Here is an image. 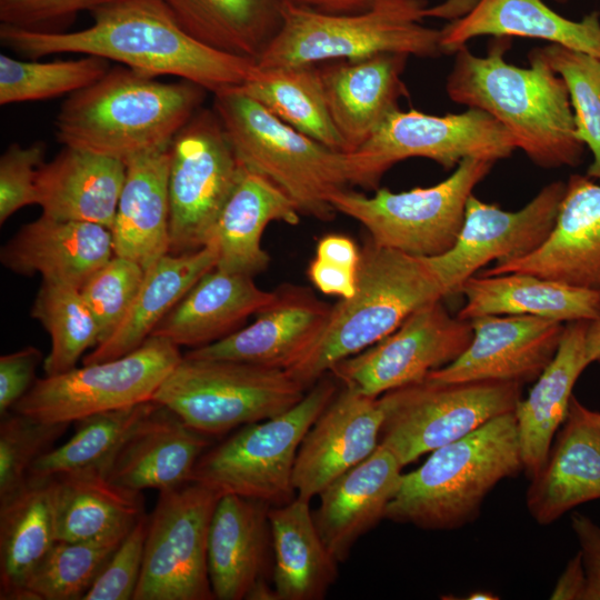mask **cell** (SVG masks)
I'll return each mask as SVG.
<instances>
[{"instance_id": "36", "label": "cell", "mask_w": 600, "mask_h": 600, "mask_svg": "<svg viewBox=\"0 0 600 600\" xmlns=\"http://www.w3.org/2000/svg\"><path fill=\"white\" fill-rule=\"evenodd\" d=\"M272 583L276 600H321L338 578L339 562L326 547L310 509L296 497L271 506Z\"/></svg>"}, {"instance_id": "43", "label": "cell", "mask_w": 600, "mask_h": 600, "mask_svg": "<svg viewBox=\"0 0 600 600\" xmlns=\"http://www.w3.org/2000/svg\"><path fill=\"white\" fill-rule=\"evenodd\" d=\"M123 538L57 540L29 578L23 600H83Z\"/></svg>"}, {"instance_id": "11", "label": "cell", "mask_w": 600, "mask_h": 600, "mask_svg": "<svg viewBox=\"0 0 600 600\" xmlns=\"http://www.w3.org/2000/svg\"><path fill=\"white\" fill-rule=\"evenodd\" d=\"M522 384L509 381L434 382L428 379L379 397L383 423L379 444L400 464L457 441L492 419L513 412Z\"/></svg>"}, {"instance_id": "34", "label": "cell", "mask_w": 600, "mask_h": 600, "mask_svg": "<svg viewBox=\"0 0 600 600\" xmlns=\"http://www.w3.org/2000/svg\"><path fill=\"white\" fill-rule=\"evenodd\" d=\"M587 322L564 324L554 357L513 411L523 471L529 479L544 464L553 438L567 418L573 387L590 364L586 352Z\"/></svg>"}, {"instance_id": "51", "label": "cell", "mask_w": 600, "mask_h": 600, "mask_svg": "<svg viewBox=\"0 0 600 600\" xmlns=\"http://www.w3.org/2000/svg\"><path fill=\"white\" fill-rule=\"evenodd\" d=\"M111 0H0L1 24L29 29L49 30L74 18L81 11H93Z\"/></svg>"}, {"instance_id": "23", "label": "cell", "mask_w": 600, "mask_h": 600, "mask_svg": "<svg viewBox=\"0 0 600 600\" xmlns=\"http://www.w3.org/2000/svg\"><path fill=\"white\" fill-rule=\"evenodd\" d=\"M409 56L379 53L318 67L343 152L359 149L409 96L402 80Z\"/></svg>"}, {"instance_id": "7", "label": "cell", "mask_w": 600, "mask_h": 600, "mask_svg": "<svg viewBox=\"0 0 600 600\" xmlns=\"http://www.w3.org/2000/svg\"><path fill=\"white\" fill-rule=\"evenodd\" d=\"M427 0H379L371 9L323 13L287 1L282 24L257 60L261 69L318 64L379 53L437 58L441 29L427 27Z\"/></svg>"}, {"instance_id": "35", "label": "cell", "mask_w": 600, "mask_h": 600, "mask_svg": "<svg viewBox=\"0 0 600 600\" xmlns=\"http://www.w3.org/2000/svg\"><path fill=\"white\" fill-rule=\"evenodd\" d=\"M213 243L188 253H167L144 270L138 293L117 329L83 358V364L112 360L140 347L158 323L217 266Z\"/></svg>"}, {"instance_id": "37", "label": "cell", "mask_w": 600, "mask_h": 600, "mask_svg": "<svg viewBox=\"0 0 600 600\" xmlns=\"http://www.w3.org/2000/svg\"><path fill=\"white\" fill-rule=\"evenodd\" d=\"M51 486L57 540L123 538L146 514L141 492L114 484L98 470L58 476Z\"/></svg>"}, {"instance_id": "28", "label": "cell", "mask_w": 600, "mask_h": 600, "mask_svg": "<svg viewBox=\"0 0 600 600\" xmlns=\"http://www.w3.org/2000/svg\"><path fill=\"white\" fill-rule=\"evenodd\" d=\"M481 36L543 40L600 58V13L571 20L542 0H476L441 29L442 52L454 53Z\"/></svg>"}, {"instance_id": "25", "label": "cell", "mask_w": 600, "mask_h": 600, "mask_svg": "<svg viewBox=\"0 0 600 600\" xmlns=\"http://www.w3.org/2000/svg\"><path fill=\"white\" fill-rule=\"evenodd\" d=\"M114 256L108 228L41 214L22 226L1 248L3 267L21 276L80 289Z\"/></svg>"}, {"instance_id": "47", "label": "cell", "mask_w": 600, "mask_h": 600, "mask_svg": "<svg viewBox=\"0 0 600 600\" xmlns=\"http://www.w3.org/2000/svg\"><path fill=\"white\" fill-rule=\"evenodd\" d=\"M144 277L136 261L113 256L80 288L103 342L128 313ZM98 343V344H99Z\"/></svg>"}, {"instance_id": "38", "label": "cell", "mask_w": 600, "mask_h": 600, "mask_svg": "<svg viewBox=\"0 0 600 600\" xmlns=\"http://www.w3.org/2000/svg\"><path fill=\"white\" fill-rule=\"evenodd\" d=\"M192 38L257 60L278 33L288 0H160Z\"/></svg>"}, {"instance_id": "10", "label": "cell", "mask_w": 600, "mask_h": 600, "mask_svg": "<svg viewBox=\"0 0 600 600\" xmlns=\"http://www.w3.org/2000/svg\"><path fill=\"white\" fill-rule=\"evenodd\" d=\"M493 164L467 158L431 187L401 192L381 188L370 197L344 189L332 194L330 202L337 212L360 222L374 244L416 257H436L454 244L468 200Z\"/></svg>"}, {"instance_id": "32", "label": "cell", "mask_w": 600, "mask_h": 600, "mask_svg": "<svg viewBox=\"0 0 600 600\" xmlns=\"http://www.w3.org/2000/svg\"><path fill=\"white\" fill-rule=\"evenodd\" d=\"M300 214L278 186L244 168L211 233L209 243L218 253L216 268L251 277L263 272L270 263L261 246L264 229L272 221L296 226Z\"/></svg>"}, {"instance_id": "54", "label": "cell", "mask_w": 600, "mask_h": 600, "mask_svg": "<svg viewBox=\"0 0 600 600\" xmlns=\"http://www.w3.org/2000/svg\"><path fill=\"white\" fill-rule=\"evenodd\" d=\"M586 589V576L578 552L571 558L562 573L559 576L550 594L552 600H582Z\"/></svg>"}, {"instance_id": "42", "label": "cell", "mask_w": 600, "mask_h": 600, "mask_svg": "<svg viewBox=\"0 0 600 600\" xmlns=\"http://www.w3.org/2000/svg\"><path fill=\"white\" fill-rule=\"evenodd\" d=\"M30 314L51 339L43 361L46 376L76 368L81 356L99 343L98 324L76 287L42 280Z\"/></svg>"}, {"instance_id": "31", "label": "cell", "mask_w": 600, "mask_h": 600, "mask_svg": "<svg viewBox=\"0 0 600 600\" xmlns=\"http://www.w3.org/2000/svg\"><path fill=\"white\" fill-rule=\"evenodd\" d=\"M171 143L126 161L127 173L110 228L114 256L144 270L170 253Z\"/></svg>"}, {"instance_id": "12", "label": "cell", "mask_w": 600, "mask_h": 600, "mask_svg": "<svg viewBox=\"0 0 600 600\" xmlns=\"http://www.w3.org/2000/svg\"><path fill=\"white\" fill-rule=\"evenodd\" d=\"M514 150L511 134L482 110L433 116L397 109L367 142L346 154L350 184L377 190L384 172L409 158H427L454 169L467 158L496 163Z\"/></svg>"}, {"instance_id": "13", "label": "cell", "mask_w": 600, "mask_h": 600, "mask_svg": "<svg viewBox=\"0 0 600 600\" xmlns=\"http://www.w3.org/2000/svg\"><path fill=\"white\" fill-rule=\"evenodd\" d=\"M182 356L172 342L149 337L122 357L37 379L11 411L43 422L71 423L150 401Z\"/></svg>"}, {"instance_id": "33", "label": "cell", "mask_w": 600, "mask_h": 600, "mask_svg": "<svg viewBox=\"0 0 600 600\" xmlns=\"http://www.w3.org/2000/svg\"><path fill=\"white\" fill-rule=\"evenodd\" d=\"M466 301L458 317L533 316L562 323L590 321L600 310V290L528 272L476 274L461 286Z\"/></svg>"}, {"instance_id": "18", "label": "cell", "mask_w": 600, "mask_h": 600, "mask_svg": "<svg viewBox=\"0 0 600 600\" xmlns=\"http://www.w3.org/2000/svg\"><path fill=\"white\" fill-rule=\"evenodd\" d=\"M472 339L451 363L426 379L434 382L534 381L550 363L562 322L533 316H483L470 320Z\"/></svg>"}, {"instance_id": "26", "label": "cell", "mask_w": 600, "mask_h": 600, "mask_svg": "<svg viewBox=\"0 0 600 600\" xmlns=\"http://www.w3.org/2000/svg\"><path fill=\"white\" fill-rule=\"evenodd\" d=\"M403 467L379 444L362 462L346 471L319 494L313 512L316 527L330 553L340 563L352 547L386 517Z\"/></svg>"}, {"instance_id": "40", "label": "cell", "mask_w": 600, "mask_h": 600, "mask_svg": "<svg viewBox=\"0 0 600 600\" xmlns=\"http://www.w3.org/2000/svg\"><path fill=\"white\" fill-rule=\"evenodd\" d=\"M259 69L258 76L238 88L293 129L343 152L317 64Z\"/></svg>"}, {"instance_id": "55", "label": "cell", "mask_w": 600, "mask_h": 600, "mask_svg": "<svg viewBox=\"0 0 600 600\" xmlns=\"http://www.w3.org/2000/svg\"><path fill=\"white\" fill-rule=\"evenodd\" d=\"M291 2L323 13L348 14L371 9L379 0H290Z\"/></svg>"}, {"instance_id": "3", "label": "cell", "mask_w": 600, "mask_h": 600, "mask_svg": "<svg viewBox=\"0 0 600 600\" xmlns=\"http://www.w3.org/2000/svg\"><path fill=\"white\" fill-rule=\"evenodd\" d=\"M206 92L187 80L161 82L113 67L64 101L54 122L57 140L126 162L169 146L200 109Z\"/></svg>"}, {"instance_id": "22", "label": "cell", "mask_w": 600, "mask_h": 600, "mask_svg": "<svg viewBox=\"0 0 600 600\" xmlns=\"http://www.w3.org/2000/svg\"><path fill=\"white\" fill-rule=\"evenodd\" d=\"M276 299L251 324L230 336L191 349L193 359H223L288 369L314 343L331 308L304 287L283 284Z\"/></svg>"}, {"instance_id": "4", "label": "cell", "mask_w": 600, "mask_h": 600, "mask_svg": "<svg viewBox=\"0 0 600 600\" xmlns=\"http://www.w3.org/2000/svg\"><path fill=\"white\" fill-rule=\"evenodd\" d=\"M444 298L427 258L369 239L361 249L356 292L331 308L314 343L286 371L307 390L337 363L390 334L418 308Z\"/></svg>"}, {"instance_id": "44", "label": "cell", "mask_w": 600, "mask_h": 600, "mask_svg": "<svg viewBox=\"0 0 600 600\" xmlns=\"http://www.w3.org/2000/svg\"><path fill=\"white\" fill-rule=\"evenodd\" d=\"M109 69V60L96 56L37 62L0 54V104L72 94L97 82Z\"/></svg>"}, {"instance_id": "5", "label": "cell", "mask_w": 600, "mask_h": 600, "mask_svg": "<svg viewBox=\"0 0 600 600\" xmlns=\"http://www.w3.org/2000/svg\"><path fill=\"white\" fill-rule=\"evenodd\" d=\"M523 471L513 412L431 452L402 473L384 519L426 530H453L476 520L489 492Z\"/></svg>"}, {"instance_id": "45", "label": "cell", "mask_w": 600, "mask_h": 600, "mask_svg": "<svg viewBox=\"0 0 600 600\" xmlns=\"http://www.w3.org/2000/svg\"><path fill=\"white\" fill-rule=\"evenodd\" d=\"M528 59L541 61L566 82L577 136L592 154L587 176L600 182V58L549 43L532 49Z\"/></svg>"}, {"instance_id": "19", "label": "cell", "mask_w": 600, "mask_h": 600, "mask_svg": "<svg viewBox=\"0 0 600 600\" xmlns=\"http://www.w3.org/2000/svg\"><path fill=\"white\" fill-rule=\"evenodd\" d=\"M270 507L233 493L220 496L208 537V571L214 599L276 600L267 581L272 551Z\"/></svg>"}, {"instance_id": "56", "label": "cell", "mask_w": 600, "mask_h": 600, "mask_svg": "<svg viewBox=\"0 0 600 600\" xmlns=\"http://www.w3.org/2000/svg\"><path fill=\"white\" fill-rule=\"evenodd\" d=\"M586 352L590 364L600 362V310L592 320L587 322Z\"/></svg>"}, {"instance_id": "46", "label": "cell", "mask_w": 600, "mask_h": 600, "mask_svg": "<svg viewBox=\"0 0 600 600\" xmlns=\"http://www.w3.org/2000/svg\"><path fill=\"white\" fill-rule=\"evenodd\" d=\"M70 423H49L9 411L0 421V500L29 481L32 464L67 431Z\"/></svg>"}, {"instance_id": "50", "label": "cell", "mask_w": 600, "mask_h": 600, "mask_svg": "<svg viewBox=\"0 0 600 600\" xmlns=\"http://www.w3.org/2000/svg\"><path fill=\"white\" fill-rule=\"evenodd\" d=\"M46 146L10 144L0 158V223L19 209L37 204L36 177L44 162Z\"/></svg>"}, {"instance_id": "30", "label": "cell", "mask_w": 600, "mask_h": 600, "mask_svg": "<svg viewBox=\"0 0 600 600\" xmlns=\"http://www.w3.org/2000/svg\"><path fill=\"white\" fill-rule=\"evenodd\" d=\"M124 161L64 147L36 177L42 214L97 223L110 230L124 184Z\"/></svg>"}, {"instance_id": "1", "label": "cell", "mask_w": 600, "mask_h": 600, "mask_svg": "<svg viewBox=\"0 0 600 600\" xmlns=\"http://www.w3.org/2000/svg\"><path fill=\"white\" fill-rule=\"evenodd\" d=\"M90 13L93 23L71 32L1 24L0 40L34 60L56 53L96 56L151 78L179 77L213 94L240 87L260 71L253 60L192 38L160 0H111Z\"/></svg>"}, {"instance_id": "21", "label": "cell", "mask_w": 600, "mask_h": 600, "mask_svg": "<svg viewBox=\"0 0 600 600\" xmlns=\"http://www.w3.org/2000/svg\"><path fill=\"white\" fill-rule=\"evenodd\" d=\"M506 272H528L600 290V182L587 174H571L547 240L530 254L497 263L479 274Z\"/></svg>"}, {"instance_id": "20", "label": "cell", "mask_w": 600, "mask_h": 600, "mask_svg": "<svg viewBox=\"0 0 600 600\" xmlns=\"http://www.w3.org/2000/svg\"><path fill=\"white\" fill-rule=\"evenodd\" d=\"M384 414L379 397L342 387L303 437L293 469L298 497L311 500L379 446Z\"/></svg>"}, {"instance_id": "53", "label": "cell", "mask_w": 600, "mask_h": 600, "mask_svg": "<svg viewBox=\"0 0 600 600\" xmlns=\"http://www.w3.org/2000/svg\"><path fill=\"white\" fill-rule=\"evenodd\" d=\"M571 527L580 547L586 576L582 600H600V527L579 512L571 517Z\"/></svg>"}, {"instance_id": "15", "label": "cell", "mask_w": 600, "mask_h": 600, "mask_svg": "<svg viewBox=\"0 0 600 600\" xmlns=\"http://www.w3.org/2000/svg\"><path fill=\"white\" fill-rule=\"evenodd\" d=\"M197 482L161 491L149 516L133 600H212L208 537L220 498Z\"/></svg>"}, {"instance_id": "39", "label": "cell", "mask_w": 600, "mask_h": 600, "mask_svg": "<svg viewBox=\"0 0 600 600\" xmlns=\"http://www.w3.org/2000/svg\"><path fill=\"white\" fill-rule=\"evenodd\" d=\"M56 541L51 479H30L0 500L1 600H23L29 578Z\"/></svg>"}, {"instance_id": "14", "label": "cell", "mask_w": 600, "mask_h": 600, "mask_svg": "<svg viewBox=\"0 0 600 600\" xmlns=\"http://www.w3.org/2000/svg\"><path fill=\"white\" fill-rule=\"evenodd\" d=\"M244 167L213 109H199L171 142L170 253L206 247Z\"/></svg>"}, {"instance_id": "57", "label": "cell", "mask_w": 600, "mask_h": 600, "mask_svg": "<svg viewBox=\"0 0 600 600\" xmlns=\"http://www.w3.org/2000/svg\"><path fill=\"white\" fill-rule=\"evenodd\" d=\"M467 599H469V600H494V599H498V597L494 596L491 592L476 591V592L470 593Z\"/></svg>"}, {"instance_id": "9", "label": "cell", "mask_w": 600, "mask_h": 600, "mask_svg": "<svg viewBox=\"0 0 600 600\" xmlns=\"http://www.w3.org/2000/svg\"><path fill=\"white\" fill-rule=\"evenodd\" d=\"M306 389L286 370L223 359H182L152 400L209 437L276 417Z\"/></svg>"}, {"instance_id": "6", "label": "cell", "mask_w": 600, "mask_h": 600, "mask_svg": "<svg viewBox=\"0 0 600 600\" xmlns=\"http://www.w3.org/2000/svg\"><path fill=\"white\" fill-rule=\"evenodd\" d=\"M213 96V110L242 167L278 186L300 213L332 220L330 198L350 184L347 154L293 129L238 87Z\"/></svg>"}, {"instance_id": "16", "label": "cell", "mask_w": 600, "mask_h": 600, "mask_svg": "<svg viewBox=\"0 0 600 600\" xmlns=\"http://www.w3.org/2000/svg\"><path fill=\"white\" fill-rule=\"evenodd\" d=\"M431 301L408 316L390 334L337 363L330 372L342 386L369 397L423 381L454 361L472 339L469 320L452 317Z\"/></svg>"}, {"instance_id": "52", "label": "cell", "mask_w": 600, "mask_h": 600, "mask_svg": "<svg viewBox=\"0 0 600 600\" xmlns=\"http://www.w3.org/2000/svg\"><path fill=\"white\" fill-rule=\"evenodd\" d=\"M42 352L32 346L0 358V417L13 409L37 381L36 370Z\"/></svg>"}, {"instance_id": "17", "label": "cell", "mask_w": 600, "mask_h": 600, "mask_svg": "<svg viewBox=\"0 0 600 600\" xmlns=\"http://www.w3.org/2000/svg\"><path fill=\"white\" fill-rule=\"evenodd\" d=\"M564 191L566 182H550L517 211L472 194L454 244L442 254L427 258L444 296L459 293L464 281L491 261L508 262L536 251L553 229Z\"/></svg>"}, {"instance_id": "2", "label": "cell", "mask_w": 600, "mask_h": 600, "mask_svg": "<svg viewBox=\"0 0 600 600\" xmlns=\"http://www.w3.org/2000/svg\"><path fill=\"white\" fill-rule=\"evenodd\" d=\"M506 49V43H497L486 56L467 46L454 52L448 97L496 119L536 166H579L584 144L577 136L566 82L541 61L528 59V68L507 62Z\"/></svg>"}, {"instance_id": "49", "label": "cell", "mask_w": 600, "mask_h": 600, "mask_svg": "<svg viewBox=\"0 0 600 600\" xmlns=\"http://www.w3.org/2000/svg\"><path fill=\"white\" fill-rule=\"evenodd\" d=\"M360 260L361 250L351 238L327 234L317 243L308 277L320 292L348 299L356 292Z\"/></svg>"}, {"instance_id": "27", "label": "cell", "mask_w": 600, "mask_h": 600, "mask_svg": "<svg viewBox=\"0 0 600 600\" xmlns=\"http://www.w3.org/2000/svg\"><path fill=\"white\" fill-rule=\"evenodd\" d=\"M209 446V436L158 403L120 448L107 477L138 492L178 488L191 482L197 461Z\"/></svg>"}, {"instance_id": "41", "label": "cell", "mask_w": 600, "mask_h": 600, "mask_svg": "<svg viewBox=\"0 0 600 600\" xmlns=\"http://www.w3.org/2000/svg\"><path fill=\"white\" fill-rule=\"evenodd\" d=\"M158 407L153 400L88 416L74 422L72 437L42 454L32 464L29 480H49L61 474L108 469L127 439Z\"/></svg>"}, {"instance_id": "48", "label": "cell", "mask_w": 600, "mask_h": 600, "mask_svg": "<svg viewBox=\"0 0 600 600\" xmlns=\"http://www.w3.org/2000/svg\"><path fill=\"white\" fill-rule=\"evenodd\" d=\"M149 516L143 514L122 539L83 600H133L139 583Z\"/></svg>"}, {"instance_id": "24", "label": "cell", "mask_w": 600, "mask_h": 600, "mask_svg": "<svg viewBox=\"0 0 600 600\" xmlns=\"http://www.w3.org/2000/svg\"><path fill=\"white\" fill-rule=\"evenodd\" d=\"M600 499V412L572 397L567 418L539 472L530 479L526 504L548 526L574 507Z\"/></svg>"}, {"instance_id": "29", "label": "cell", "mask_w": 600, "mask_h": 600, "mask_svg": "<svg viewBox=\"0 0 600 600\" xmlns=\"http://www.w3.org/2000/svg\"><path fill=\"white\" fill-rule=\"evenodd\" d=\"M253 277L217 268L207 272L158 323L150 337L181 347L200 348L219 341L258 314L274 299Z\"/></svg>"}, {"instance_id": "58", "label": "cell", "mask_w": 600, "mask_h": 600, "mask_svg": "<svg viewBox=\"0 0 600 600\" xmlns=\"http://www.w3.org/2000/svg\"><path fill=\"white\" fill-rule=\"evenodd\" d=\"M553 1H556L558 3H561V4H566V3H568V2H570L572 0H553Z\"/></svg>"}, {"instance_id": "8", "label": "cell", "mask_w": 600, "mask_h": 600, "mask_svg": "<svg viewBox=\"0 0 600 600\" xmlns=\"http://www.w3.org/2000/svg\"><path fill=\"white\" fill-rule=\"evenodd\" d=\"M337 392L334 381L322 377L290 409L242 426L201 454L191 482L271 506L289 502L296 493L293 469L300 443Z\"/></svg>"}]
</instances>
